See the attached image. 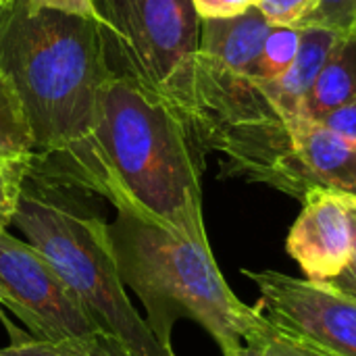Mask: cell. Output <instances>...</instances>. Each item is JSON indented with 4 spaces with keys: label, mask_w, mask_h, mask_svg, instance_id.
<instances>
[{
    "label": "cell",
    "mask_w": 356,
    "mask_h": 356,
    "mask_svg": "<svg viewBox=\"0 0 356 356\" xmlns=\"http://www.w3.org/2000/svg\"><path fill=\"white\" fill-rule=\"evenodd\" d=\"M0 75L27 115L35 156L27 173L113 200L96 142L100 92L113 71L96 21L29 0L0 6Z\"/></svg>",
    "instance_id": "cell-1"
},
{
    "label": "cell",
    "mask_w": 356,
    "mask_h": 356,
    "mask_svg": "<svg viewBox=\"0 0 356 356\" xmlns=\"http://www.w3.org/2000/svg\"><path fill=\"white\" fill-rule=\"evenodd\" d=\"M96 142L117 211L209 240L202 217L204 152L167 100L115 75L100 92Z\"/></svg>",
    "instance_id": "cell-2"
},
{
    "label": "cell",
    "mask_w": 356,
    "mask_h": 356,
    "mask_svg": "<svg viewBox=\"0 0 356 356\" xmlns=\"http://www.w3.org/2000/svg\"><path fill=\"white\" fill-rule=\"evenodd\" d=\"M108 232L121 282L140 298L152 336L167 350H173L179 319L198 323L221 356H238L244 344L267 334L269 323L225 282L209 240L177 234L134 211H117Z\"/></svg>",
    "instance_id": "cell-3"
},
{
    "label": "cell",
    "mask_w": 356,
    "mask_h": 356,
    "mask_svg": "<svg viewBox=\"0 0 356 356\" xmlns=\"http://www.w3.org/2000/svg\"><path fill=\"white\" fill-rule=\"evenodd\" d=\"M83 190L27 173L13 223L38 248L102 332L134 356H175L152 336L121 282L108 223L81 198Z\"/></svg>",
    "instance_id": "cell-4"
},
{
    "label": "cell",
    "mask_w": 356,
    "mask_h": 356,
    "mask_svg": "<svg viewBox=\"0 0 356 356\" xmlns=\"http://www.w3.org/2000/svg\"><path fill=\"white\" fill-rule=\"evenodd\" d=\"M294 117L257 79L198 50L184 121L202 152L221 156L223 175L265 184L302 200L307 190L296 156Z\"/></svg>",
    "instance_id": "cell-5"
},
{
    "label": "cell",
    "mask_w": 356,
    "mask_h": 356,
    "mask_svg": "<svg viewBox=\"0 0 356 356\" xmlns=\"http://www.w3.org/2000/svg\"><path fill=\"white\" fill-rule=\"evenodd\" d=\"M102 29L113 71L167 100L186 119L200 17L192 0H102Z\"/></svg>",
    "instance_id": "cell-6"
},
{
    "label": "cell",
    "mask_w": 356,
    "mask_h": 356,
    "mask_svg": "<svg viewBox=\"0 0 356 356\" xmlns=\"http://www.w3.org/2000/svg\"><path fill=\"white\" fill-rule=\"evenodd\" d=\"M259 292L257 311L271 330L317 355L356 356V296L330 282L244 269Z\"/></svg>",
    "instance_id": "cell-7"
},
{
    "label": "cell",
    "mask_w": 356,
    "mask_h": 356,
    "mask_svg": "<svg viewBox=\"0 0 356 356\" xmlns=\"http://www.w3.org/2000/svg\"><path fill=\"white\" fill-rule=\"evenodd\" d=\"M0 302L35 340L56 342L98 330L48 259L6 229H0Z\"/></svg>",
    "instance_id": "cell-8"
},
{
    "label": "cell",
    "mask_w": 356,
    "mask_h": 356,
    "mask_svg": "<svg viewBox=\"0 0 356 356\" xmlns=\"http://www.w3.org/2000/svg\"><path fill=\"white\" fill-rule=\"evenodd\" d=\"M353 196L311 190L302 198V211L288 234V254L298 263L307 280L334 282L353 254Z\"/></svg>",
    "instance_id": "cell-9"
},
{
    "label": "cell",
    "mask_w": 356,
    "mask_h": 356,
    "mask_svg": "<svg viewBox=\"0 0 356 356\" xmlns=\"http://www.w3.org/2000/svg\"><path fill=\"white\" fill-rule=\"evenodd\" d=\"M294 131L307 194L325 190L356 198V142L302 115L294 117Z\"/></svg>",
    "instance_id": "cell-10"
},
{
    "label": "cell",
    "mask_w": 356,
    "mask_h": 356,
    "mask_svg": "<svg viewBox=\"0 0 356 356\" xmlns=\"http://www.w3.org/2000/svg\"><path fill=\"white\" fill-rule=\"evenodd\" d=\"M271 27L273 25L257 6L227 19H202L200 52L223 67L254 79L257 60Z\"/></svg>",
    "instance_id": "cell-11"
},
{
    "label": "cell",
    "mask_w": 356,
    "mask_h": 356,
    "mask_svg": "<svg viewBox=\"0 0 356 356\" xmlns=\"http://www.w3.org/2000/svg\"><path fill=\"white\" fill-rule=\"evenodd\" d=\"M340 33L325 27H300V46L292 65L271 81H259L261 88L290 115H300L302 102L317 81Z\"/></svg>",
    "instance_id": "cell-12"
},
{
    "label": "cell",
    "mask_w": 356,
    "mask_h": 356,
    "mask_svg": "<svg viewBox=\"0 0 356 356\" xmlns=\"http://www.w3.org/2000/svg\"><path fill=\"white\" fill-rule=\"evenodd\" d=\"M356 96V29L340 33L317 81L307 94L300 115L317 119Z\"/></svg>",
    "instance_id": "cell-13"
},
{
    "label": "cell",
    "mask_w": 356,
    "mask_h": 356,
    "mask_svg": "<svg viewBox=\"0 0 356 356\" xmlns=\"http://www.w3.org/2000/svg\"><path fill=\"white\" fill-rule=\"evenodd\" d=\"M0 350L4 356H134L119 338L102 330L56 342L13 334V342Z\"/></svg>",
    "instance_id": "cell-14"
},
{
    "label": "cell",
    "mask_w": 356,
    "mask_h": 356,
    "mask_svg": "<svg viewBox=\"0 0 356 356\" xmlns=\"http://www.w3.org/2000/svg\"><path fill=\"white\" fill-rule=\"evenodd\" d=\"M35 156V140L13 86L0 75V161L31 165Z\"/></svg>",
    "instance_id": "cell-15"
},
{
    "label": "cell",
    "mask_w": 356,
    "mask_h": 356,
    "mask_svg": "<svg viewBox=\"0 0 356 356\" xmlns=\"http://www.w3.org/2000/svg\"><path fill=\"white\" fill-rule=\"evenodd\" d=\"M300 46V27L294 25H273L261 48L254 79L271 81L280 77L294 60Z\"/></svg>",
    "instance_id": "cell-16"
},
{
    "label": "cell",
    "mask_w": 356,
    "mask_h": 356,
    "mask_svg": "<svg viewBox=\"0 0 356 356\" xmlns=\"http://www.w3.org/2000/svg\"><path fill=\"white\" fill-rule=\"evenodd\" d=\"M294 27H325L338 33L356 29V0H313Z\"/></svg>",
    "instance_id": "cell-17"
},
{
    "label": "cell",
    "mask_w": 356,
    "mask_h": 356,
    "mask_svg": "<svg viewBox=\"0 0 356 356\" xmlns=\"http://www.w3.org/2000/svg\"><path fill=\"white\" fill-rule=\"evenodd\" d=\"M27 171V165L0 161V229H6L13 223L21 194V184Z\"/></svg>",
    "instance_id": "cell-18"
},
{
    "label": "cell",
    "mask_w": 356,
    "mask_h": 356,
    "mask_svg": "<svg viewBox=\"0 0 356 356\" xmlns=\"http://www.w3.org/2000/svg\"><path fill=\"white\" fill-rule=\"evenodd\" d=\"M313 0H257L254 6L271 25H296L309 10Z\"/></svg>",
    "instance_id": "cell-19"
},
{
    "label": "cell",
    "mask_w": 356,
    "mask_h": 356,
    "mask_svg": "<svg viewBox=\"0 0 356 356\" xmlns=\"http://www.w3.org/2000/svg\"><path fill=\"white\" fill-rule=\"evenodd\" d=\"M31 8H48L65 15H75L83 17L90 21H96L102 29L106 27V19L102 8L96 4V0H29Z\"/></svg>",
    "instance_id": "cell-20"
},
{
    "label": "cell",
    "mask_w": 356,
    "mask_h": 356,
    "mask_svg": "<svg viewBox=\"0 0 356 356\" xmlns=\"http://www.w3.org/2000/svg\"><path fill=\"white\" fill-rule=\"evenodd\" d=\"M317 121L327 129H332L334 134L356 142V96L353 100L323 113L321 117H317Z\"/></svg>",
    "instance_id": "cell-21"
},
{
    "label": "cell",
    "mask_w": 356,
    "mask_h": 356,
    "mask_svg": "<svg viewBox=\"0 0 356 356\" xmlns=\"http://www.w3.org/2000/svg\"><path fill=\"white\" fill-rule=\"evenodd\" d=\"M200 19H227L242 15L257 0H192Z\"/></svg>",
    "instance_id": "cell-22"
},
{
    "label": "cell",
    "mask_w": 356,
    "mask_h": 356,
    "mask_svg": "<svg viewBox=\"0 0 356 356\" xmlns=\"http://www.w3.org/2000/svg\"><path fill=\"white\" fill-rule=\"evenodd\" d=\"M250 344H259L267 353V356H323L300 346V344H296V342H292V340H286V338L277 336L271 330V325H269L267 334L259 342H250Z\"/></svg>",
    "instance_id": "cell-23"
},
{
    "label": "cell",
    "mask_w": 356,
    "mask_h": 356,
    "mask_svg": "<svg viewBox=\"0 0 356 356\" xmlns=\"http://www.w3.org/2000/svg\"><path fill=\"white\" fill-rule=\"evenodd\" d=\"M350 221H353V254H350L346 269L330 284H334L342 292H348V294L356 296V198L350 200Z\"/></svg>",
    "instance_id": "cell-24"
},
{
    "label": "cell",
    "mask_w": 356,
    "mask_h": 356,
    "mask_svg": "<svg viewBox=\"0 0 356 356\" xmlns=\"http://www.w3.org/2000/svg\"><path fill=\"white\" fill-rule=\"evenodd\" d=\"M238 356H267V353L259 344H244Z\"/></svg>",
    "instance_id": "cell-25"
},
{
    "label": "cell",
    "mask_w": 356,
    "mask_h": 356,
    "mask_svg": "<svg viewBox=\"0 0 356 356\" xmlns=\"http://www.w3.org/2000/svg\"><path fill=\"white\" fill-rule=\"evenodd\" d=\"M2 309H4V307H2V302H0V319L4 321V325H8V327H10V323H8V321L4 319V313H2Z\"/></svg>",
    "instance_id": "cell-26"
},
{
    "label": "cell",
    "mask_w": 356,
    "mask_h": 356,
    "mask_svg": "<svg viewBox=\"0 0 356 356\" xmlns=\"http://www.w3.org/2000/svg\"><path fill=\"white\" fill-rule=\"evenodd\" d=\"M10 2H13V0H0V6H8Z\"/></svg>",
    "instance_id": "cell-27"
},
{
    "label": "cell",
    "mask_w": 356,
    "mask_h": 356,
    "mask_svg": "<svg viewBox=\"0 0 356 356\" xmlns=\"http://www.w3.org/2000/svg\"><path fill=\"white\" fill-rule=\"evenodd\" d=\"M0 356H4V355H2V350H0Z\"/></svg>",
    "instance_id": "cell-28"
}]
</instances>
